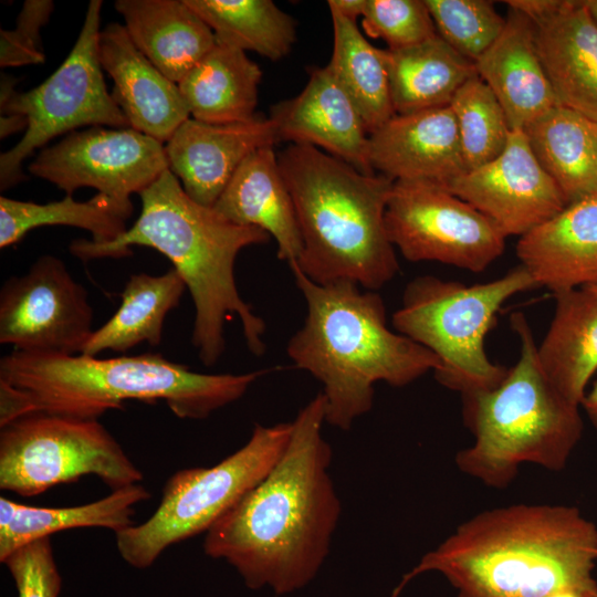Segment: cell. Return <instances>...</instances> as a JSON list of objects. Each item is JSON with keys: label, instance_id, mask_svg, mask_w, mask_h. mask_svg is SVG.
<instances>
[{"label": "cell", "instance_id": "d4e9b609", "mask_svg": "<svg viewBox=\"0 0 597 597\" xmlns=\"http://www.w3.org/2000/svg\"><path fill=\"white\" fill-rule=\"evenodd\" d=\"M553 295L555 311L537 345L538 362L552 385L580 406L597 371V292L580 287Z\"/></svg>", "mask_w": 597, "mask_h": 597}, {"label": "cell", "instance_id": "6da1fadb", "mask_svg": "<svg viewBox=\"0 0 597 597\" xmlns=\"http://www.w3.org/2000/svg\"><path fill=\"white\" fill-rule=\"evenodd\" d=\"M325 406L320 392L298 411L273 469L206 533V555L228 562L251 589L295 591L328 555L342 505L322 436Z\"/></svg>", "mask_w": 597, "mask_h": 597}, {"label": "cell", "instance_id": "7c38bea8", "mask_svg": "<svg viewBox=\"0 0 597 597\" xmlns=\"http://www.w3.org/2000/svg\"><path fill=\"white\" fill-rule=\"evenodd\" d=\"M385 223L392 245L411 262L434 261L480 273L505 249L506 237L490 219L430 180L394 181Z\"/></svg>", "mask_w": 597, "mask_h": 597}, {"label": "cell", "instance_id": "9a60e30c", "mask_svg": "<svg viewBox=\"0 0 597 597\" xmlns=\"http://www.w3.org/2000/svg\"><path fill=\"white\" fill-rule=\"evenodd\" d=\"M444 186L490 219L505 237L521 238L567 206L521 129L511 130L499 157Z\"/></svg>", "mask_w": 597, "mask_h": 597}, {"label": "cell", "instance_id": "484cf974", "mask_svg": "<svg viewBox=\"0 0 597 597\" xmlns=\"http://www.w3.org/2000/svg\"><path fill=\"white\" fill-rule=\"evenodd\" d=\"M523 132L567 205L597 193V122L556 105Z\"/></svg>", "mask_w": 597, "mask_h": 597}, {"label": "cell", "instance_id": "52a82bcc", "mask_svg": "<svg viewBox=\"0 0 597 597\" xmlns=\"http://www.w3.org/2000/svg\"><path fill=\"white\" fill-rule=\"evenodd\" d=\"M510 322L520 339L519 359L496 387L461 395L474 440L454 459L461 472L493 489L509 486L526 463L563 470L584 429L580 406L544 374L525 315L513 313Z\"/></svg>", "mask_w": 597, "mask_h": 597}, {"label": "cell", "instance_id": "8992f818", "mask_svg": "<svg viewBox=\"0 0 597 597\" xmlns=\"http://www.w3.org/2000/svg\"><path fill=\"white\" fill-rule=\"evenodd\" d=\"M277 160L302 238L290 265L318 284L350 281L377 291L390 282L399 272L385 223L394 181L311 145L291 144Z\"/></svg>", "mask_w": 597, "mask_h": 597}, {"label": "cell", "instance_id": "4dcf8cb0", "mask_svg": "<svg viewBox=\"0 0 597 597\" xmlns=\"http://www.w3.org/2000/svg\"><path fill=\"white\" fill-rule=\"evenodd\" d=\"M329 11L334 44L327 65L357 107L370 134L395 115L386 53L363 35L355 20Z\"/></svg>", "mask_w": 597, "mask_h": 597}, {"label": "cell", "instance_id": "d6986e66", "mask_svg": "<svg viewBox=\"0 0 597 597\" xmlns=\"http://www.w3.org/2000/svg\"><path fill=\"white\" fill-rule=\"evenodd\" d=\"M97 52L102 69L114 82L111 95L129 127L167 143L190 118L178 84L136 48L119 23H109L100 31Z\"/></svg>", "mask_w": 597, "mask_h": 597}, {"label": "cell", "instance_id": "2e32d148", "mask_svg": "<svg viewBox=\"0 0 597 597\" xmlns=\"http://www.w3.org/2000/svg\"><path fill=\"white\" fill-rule=\"evenodd\" d=\"M272 119L260 114L244 123L184 122L165 144L168 169L197 203L212 208L241 164L255 150L274 146Z\"/></svg>", "mask_w": 597, "mask_h": 597}, {"label": "cell", "instance_id": "b9f144b4", "mask_svg": "<svg viewBox=\"0 0 597 597\" xmlns=\"http://www.w3.org/2000/svg\"><path fill=\"white\" fill-rule=\"evenodd\" d=\"M27 119L20 115H4L0 121V136L1 138L8 137L10 134L19 132L20 129H27Z\"/></svg>", "mask_w": 597, "mask_h": 597}, {"label": "cell", "instance_id": "d6a6232c", "mask_svg": "<svg viewBox=\"0 0 597 597\" xmlns=\"http://www.w3.org/2000/svg\"><path fill=\"white\" fill-rule=\"evenodd\" d=\"M218 43L279 61L296 41L295 22L272 0H185Z\"/></svg>", "mask_w": 597, "mask_h": 597}, {"label": "cell", "instance_id": "7a4b0ae2", "mask_svg": "<svg viewBox=\"0 0 597 597\" xmlns=\"http://www.w3.org/2000/svg\"><path fill=\"white\" fill-rule=\"evenodd\" d=\"M597 526L572 505L517 503L462 522L404 575L438 572L458 597H545L559 589L597 591Z\"/></svg>", "mask_w": 597, "mask_h": 597}, {"label": "cell", "instance_id": "4fadbf2b", "mask_svg": "<svg viewBox=\"0 0 597 597\" xmlns=\"http://www.w3.org/2000/svg\"><path fill=\"white\" fill-rule=\"evenodd\" d=\"M86 289L54 255L38 258L0 290V344L24 353L78 355L93 334Z\"/></svg>", "mask_w": 597, "mask_h": 597}, {"label": "cell", "instance_id": "f546056e", "mask_svg": "<svg viewBox=\"0 0 597 597\" xmlns=\"http://www.w3.org/2000/svg\"><path fill=\"white\" fill-rule=\"evenodd\" d=\"M186 290L174 268L160 275L132 274L121 293L119 307L93 332L82 354L125 353L142 343L159 345L166 316L179 305Z\"/></svg>", "mask_w": 597, "mask_h": 597}, {"label": "cell", "instance_id": "ba28073f", "mask_svg": "<svg viewBox=\"0 0 597 597\" xmlns=\"http://www.w3.org/2000/svg\"><path fill=\"white\" fill-rule=\"evenodd\" d=\"M537 287L521 263L496 280L473 285L417 276L405 287L392 326L439 358L434 377L440 385L461 395L488 390L502 383L509 368L489 358L485 336L504 302Z\"/></svg>", "mask_w": 597, "mask_h": 597}, {"label": "cell", "instance_id": "277c9868", "mask_svg": "<svg viewBox=\"0 0 597 597\" xmlns=\"http://www.w3.org/2000/svg\"><path fill=\"white\" fill-rule=\"evenodd\" d=\"M268 371L202 374L160 354L97 358L13 349L0 359V427L32 412L98 419L126 400L164 401L178 418L206 419Z\"/></svg>", "mask_w": 597, "mask_h": 597}, {"label": "cell", "instance_id": "8fae6325", "mask_svg": "<svg viewBox=\"0 0 597 597\" xmlns=\"http://www.w3.org/2000/svg\"><path fill=\"white\" fill-rule=\"evenodd\" d=\"M95 475L112 491L143 472L98 421L32 412L0 427V489L30 498Z\"/></svg>", "mask_w": 597, "mask_h": 597}, {"label": "cell", "instance_id": "5bb4252c", "mask_svg": "<svg viewBox=\"0 0 597 597\" xmlns=\"http://www.w3.org/2000/svg\"><path fill=\"white\" fill-rule=\"evenodd\" d=\"M167 169L164 143L130 127L103 126L69 133L29 165L32 175L67 196L92 187L130 209V196L139 195Z\"/></svg>", "mask_w": 597, "mask_h": 597}, {"label": "cell", "instance_id": "e0dca14e", "mask_svg": "<svg viewBox=\"0 0 597 597\" xmlns=\"http://www.w3.org/2000/svg\"><path fill=\"white\" fill-rule=\"evenodd\" d=\"M270 118L277 142L311 145L364 174H376L368 163L369 133L328 65L313 69L302 92L273 105Z\"/></svg>", "mask_w": 597, "mask_h": 597}, {"label": "cell", "instance_id": "74e56055", "mask_svg": "<svg viewBox=\"0 0 597 597\" xmlns=\"http://www.w3.org/2000/svg\"><path fill=\"white\" fill-rule=\"evenodd\" d=\"M51 0H25L13 30L0 32V66H22L43 63L45 55L41 29L53 10Z\"/></svg>", "mask_w": 597, "mask_h": 597}, {"label": "cell", "instance_id": "cb8c5ba5", "mask_svg": "<svg viewBox=\"0 0 597 597\" xmlns=\"http://www.w3.org/2000/svg\"><path fill=\"white\" fill-rule=\"evenodd\" d=\"M115 8L136 48L176 84L217 43L185 0H117Z\"/></svg>", "mask_w": 597, "mask_h": 597}, {"label": "cell", "instance_id": "5b68a950", "mask_svg": "<svg viewBox=\"0 0 597 597\" xmlns=\"http://www.w3.org/2000/svg\"><path fill=\"white\" fill-rule=\"evenodd\" d=\"M290 268L306 316L286 353L323 385L327 423L349 430L371 409L377 381L405 387L439 369L440 360L431 350L389 329L376 291L350 281L318 284L295 265Z\"/></svg>", "mask_w": 597, "mask_h": 597}, {"label": "cell", "instance_id": "7bdbcfd3", "mask_svg": "<svg viewBox=\"0 0 597 597\" xmlns=\"http://www.w3.org/2000/svg\"><path fill=\"white\" fill-rule=\"evenodd\" d=\"M589 595L578 589L566 588L551 593L545 597H589Z\"/></svg>", "mask_w": 597, "mask_h": 597}, {"label": "cell", "instance_id": "4316f807", "mask_svg": "<svg viewBox=\"0 0 597 597\" xmlns=\"http://www.w3.org/2000/svg\"><path fill=\"white\" fill-rule=\"evenodd\" d=\"M260 66L245 51L222 44L209 51L178 83L190 116L208 124H233L258 116Z\"/></svg>", "mask_w": 597, "mask_h": 597}, {"label": "cell", "instance_id": "ee69618b", "mask_svg": "<svg viewBox=\"0 0 597 597\" xmlns=\"http://www.w3.org/2000/svg\"><path fill=\"white\" fill-rule=\"evenodd\" d=\"M585 3L594 18V20L597 23V0H585Z\"/></svg>", "mask_w": 597, "mask_h": 597}, {"label": "cell", "instance_id": "ffe728a7", "mask_svg": "<svg viewBox=\"0 0 597 597\" xmlns=\"http://www.w3.org/2000/svg\"><path fill=\"white\" fill-rule=\"evenodd\" d=\"M516 255L537 286L553 294L597 287V193L521 237Z\"/></svg>", "mask_w": 597, "mask_h": 597}, {"label": "cell", "instance_id": "f35d334b", "mask_svg": "<svg viewBox=\"0 0 597 597\" xmlns=\"http://www.w3.org/2000/svg\"><path fill=\"white\" fill-rule=\"evenodd\" d=\"M564 1L565 0H507L504 1V3L509 9L525 14L536 23L555 14L564 4Z\"/></svg>", "mask_w": 597, "mask_h": 597}, {"label": "cell", "instance_id": "30bf717a", "mask_svg": "<svg viewBox=\"0 0 597 597\" xmlns=\"http://www.w3.org/2000/svg\"><path fill=\"white\" fill-rule=\"evenodd\" d=\"M101 0H91L76 42L43 83L19 93L14 80L1 76V114L20 115L27 129L20 142L0 156V189L24 176L22 163L52 138L82 126L127 128L129 123L108 93L98 60Z\"/></svg>", "mask_w": 597, "mask_h": 597}, {"label": "cell", "instance_id": "ac0fdd59", "mask_svg": "<svg viewBox=\"0 0 597 597\" xmlns=\"http://www.w3.org/2000/svg\"><path fill=\"white\" fill-rule=\"evenodd\" d=\"M368 163L392 181L447 185L467 171L455 116L450 106L394 115L369 134Z\"/></svg>", "mask_w": 597, "mask_h": 597}, {"label": "cell", "instance_id": "3957f363", "mask_svg": "<svg viewBox=\"0 0 597 597\" xmlns=\"http://www.w3.org/2000/svg\"><path fill=\"white\" fill-rule=\"evenodd\" d=\"M139 196L140 214L121 237L105 243L74 240L71 254L90 261L128 256L133 245L159 251L191 294L196 310L191 344L199 360L205 366L218 363L226 349L224 324L232 315L240 320L249 350L263 355L265 323L239 294L234 264L242 249L264 244L270 235L260 228L234 224L197 203L169 169Z\"/></svg>", "mask_w": 597, "mask_h": 597}, {"label": "cell", "instance_id": "8d00e7d4", "mask_svg": "<svg viewBox=\"0 0 597 597\" xmlns=\"http://www.w3.org/2000/svg\"><path fill=\"white\" fill-rule=\"evenodd\" d=\"M3 563L18 590V597H57L61 576L50 537L31 542L12 552Z\"/></svg>", "mask_w": 597, "mask_h": 597}, {"label": "cell", "instance_id": "f1b7e54d", "mask_svg": "<svg viewBox=\"0 0 597 597\" xmlns=\"http://www.w3.org/2000/svg\"><path fill=\"white\" fill-rule=\"evenodd\" d=\"M385 53L395 115L447 107L457 91L476 75L474 62L439 34Z\"/></svg>", "mask_w": 597, "mask_h": 597}, {"label": "cell", "instance_id": "e575fe53", "mask_svg": "<svg viewBox=\"0 0 597 597\" xmlns=\"http://www.w3.org/2000/svg\"><path fill=\"white\" fill-rule=\"evenodd\" d=\"M437 32L451 48L475 62L498 39L505 19L488 0H425Z\"/></svg>", "mask_w": 597, "mask_h": 597}, {"label": "cell", "instance_id": "9c48e42d", "mask_svg": "<svg viewBox=\"0 0 597 597\" xmlns=\"http://www.w3.org/2000/svg\"><path fill=\"white\" fill-rule=\"evenodd\" d=\"M291 433L292 422L255 423L248 442L218 464L175 472L153 515L115 533L121 557L135 568H148L170 545L207 533L269 474Z\"/></svg>", "mask_w": 597, "mask_h": 597}, {"label": "cell", "instance_id": "d590c367", "mask_svg": "<svg viewBox=\"0 0 597 597\" xmlns=\"http://www.w3.org/2000/svg\"><path fill=\"white\" fill-rule=\"evenodd\" d=\"M363 28L389 50L408 48L438 34L425 0H366Z\"/></svg>", "mask_w": 597, "mask_h": 597}, {"label": "cell", "instance_id": "44dd1931", "mask_svg": "<svg viewBox=\"0 0 597 597\" xmlns=\"http://www.w3.org/2000/svg\"><path fill=\"white\" fill-rule=\"evenodd\" d=\"M474 65L501 104L511 130H523L558 105L537 51L535 23L519 11L509 9L501 34Z\"/></svg>", "mask_w": 597, "mask_h": 597}, {"label": "cell", "instance_id": "83f0119b", "mask_svg": "<svg viewBox=\"0 0 597 597\" xmlns=\"http://www.w3.org/2000/svg\"><path fill=\"white\" fill-rule=\"evenodd\" d=\"M140 483L112 491L97 501L70 507H36L0 498V561L31 542L80 527L117 533L134 525L135 505L149 500Z\"/></svg>", "mask_w": 597, "mask_h": 597}, {"label": "cell", "instance_id": "f6af8a7d", "mask_svg": "<svg viewBox=\"0 0 597 597\" xmlns=\"http://www.w3.org/2000/svg\"><path fill=\"white\" fill-rule=\"evenodd\" d=\"M589 597H597V591L593 593Z\"/></svg>", "mask_w": 597, "mask_h": 597}, {"label": "cell", "instance_id": "7402d4cb", "mask_svg": "<svg viewBox=\"0 0 597 597\" xmlns=\"http://www.w3.org/2000/svg\"><path fill=\"white\" fill-rule=\"evenodd\" d=\"M535 27L540 59L558 105L597 122V23L585 0H565Z\"/></svg>", "mask_w": 597, "mask_h": 597}, {"label": "cell", "instance_id": "ab89813d", "mask_svg": "<svg viewBox=\"0 0 597 597\" xmlns=\"http://www.w3.org/2000/svg\"><path fill=\"white\" fill-rule=\"evenodd\" d=\"M366 0H329V10L336 11L345 18L357 21L363 15Z\"/></svg>", "mask_w": 597, "mask_h": 597}, {"label": "cell", "instance_id": "60d3db41", "mask_svg": "<svg viewBox=\"0 0 597 597\" xmlns=\"http://www.w3.org/2000/svg\"><path fill=\"white\" fill-rule=\"evenodd\" d=\"M580 408H583L587 419L597 430V380L593 384L590 389L586 391L580 402Z\"/></svg>", "mask_w": 597, "mask_h": 597}, {"label": "cell", "instance_id": "836d02e7", "mask_svg": "<svg viewBox=\"0 0 597 597\" xmlns=\"http://www.w3.org/2000/svg\"><path fill=\"white\" fill-rule=\"evenodd\" d=\"M449 106L455 116L467 171L503 153L511 128L494 93L478 74L457 91Z\"/></svg>", "mask_w": 597, "mask_h": 597}, {"label": "cell", "instance_id": "bcb514c9", "mask_svg": "<svg viewBox=\"0 0 597 597\" xmlns=\"http://www.w3.org/2000/svg\"><path fill=\"white\" fill-rule=\"evenodd\" d=\"M590 289H593L594 291H596V292H597V287H590Z\"/></svg>", "mask_w": 597, "mask_h": 597}, {"label": "cell", "instance_id": "603a6c76", "mask_svg": "<svg viewBox=\"0 0 597 597\" xmlns=\"http://www.w3.org/2000/svg\"><path fill=\"white\" fill-rule=\"evenodd\" d=\"M212 209L234 224L264 230L276 242L277 258L289 265L298 260L302 238L295 207L272 145L241 164Z\"/></svg>", "mask_w": 597, "mask_h": 597}, {"label": "cell", "instance_id": "1f68e13d", "mask_svg": "<svg viewBox=\"0 0 597 597\" xmlns=\"http://www.w3.org/2000/svg\"><path fill=\"white\" fill-rule=\"evenodd\" d=\"M132 212L133 209L98 192L87 201H76L66 195L62 200L43 205L1 196L0 248L15 244L29 231L45 226L81 228L92 233L93 242H111L128 229L126 220Z\"/></svg>", "mask_w": 597, "mask_h": 597}]
</instances>
